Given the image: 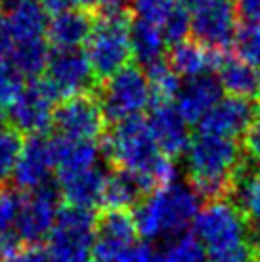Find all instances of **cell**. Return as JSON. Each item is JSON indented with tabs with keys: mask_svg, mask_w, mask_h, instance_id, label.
<instances>
[{
	"mask_svg": "<svg viewBox=\"0 0 260 262\" xmlns=\"http://www.w3.org/2000/svg\"><path fill=\"white\" fill-rule=\"evenodd\" d=\"M103 149L113 165L128 172L144 191H155L174 182L176 168L172 159L161 151L149 123L140 117L117 123L105 138Z\"/></svg>",
	"mask_w": 260,
	"mask_h": 262,
	"instance_id": "6da1fadb",
	"label": "cell"
},
{
	"mask_svg": "<svg viewBox=\"0 0 260 262\" xmlns=\"http://www.w3.org/2000/svg\"><path fill=\"white\" fill-rule=\"evenodd\" d=\"M193 228L209 262H254L256 249L249 224L233 203L214 199L199 211Z\"/></svg>",
	"mask_w": 260,
	"mask_h": 262,
	"instance_id": "7a4b0ae2",
	"label": "cell"
},
{
	"mask_svg": "<svg viewBox=\"0 0 260 262\" xmlns=\"http://www.w3.org/2000/svg\"><path fill=\"white\" fill-rule=\"evenodd\" d=\"M199 193L186 184H168L155 189L134 211V224L140 235L147 239L168 237L184 233L199 214Z\"/></svg>",
	"mask_w": 260,
	"mask_h": 262,
	"instance_id": "3957f363",
	"label": "cell"
},
{
	"mask_svg": "<svg viewBox=\"0 0 260 262\" xmlns=\"http://www.w3.org/2000/svg\"><path fill=\"white\" fill-rule=\"evenodd\" d=\"M193 189L207 199H222L233 186L239 167V147L231 138L199 134L186 151Z\"/></svg>",
	"mask_w": 260,
	"mask_h": 262,
	"instance_id": "277c9868",
	"label": "cell"
},
{
	"mask_svg": "<svg viewBox=\"0 0 260 262\" xmlns=\"http://www.w3.org/2000/svg\"><path fill=\"white\" fill-rule=\"evenodd\" d=\"M96 222L92 211L67 207L59 211L56 226L48 237L50 262H90L94 253Z\"/></svg>",
	"mask_w": 260,
	"mask_h": 262,
	"instance_id": "5b68a950",
	"label": "cell"
},
{
	"mask_svg": "<svg viewBox=\"0 0 260 262\" xmlns=\"http://www.w3.org/2000/svg\"><path fill=\"white\" fill-rule=\"evenodd\" d=\"M151 88L147 75L138 67H123L107 77L101 88V111L105 119L123 123L136 119L151 102Z\"/></svg>",
	"mask_w": 260,
	"mask_h": 262,
	"instance_id": "8992f818",
	"label": "cell"
},
{
	"mask_svg": "<svg viewBox=\"0 0 260 262\" xmlns=\"http://www.w3.org/2000/svg\"><path fill=\"white\" fill-rule=\"evenodd\" d=\"M86 56L98 77H111L126 67L132 56L130 23L126 15H107L94 25V31L86 42Z\"/></svg>",
	"mask_w": 260,
	"mask_h": 262,
	"instance_id": "52a82bcc",
	"label": "cell"
},
{
	"mask_svg": "<svg viewBox=\"0 0 260 262\" xmlns=\"http://www.w3.org/2000/svg\"><path fill=\"white\" fill-rule=\"evenodd\" d=\"M58 96L48 79H33L6 107L10 124L15 130L29 132L31 136L42 134L54 123Z\"/></svg>",
	"mask_w": 260,
	"mask_h": 262,
	"instance_id": "ba28073f",
	"label": "cell"
},
{
	"mask_svg": "<svg viewBox=\"0 0 260 262\" xmlns=\"http://www.w3.org/2000/svg\"><path fill=\"white\" fill-rule=\"evenodd\" d=\"M189 19L197 42L220 50L233 42L237 31L235 0H191Z\"/></svg>",
	"mask_w": 260,
	"mask_h": 262,
	"instance_id": "9c48e42d",
	"label": "cell"
},
{
	"mask_svg": "<svg viewBox=\"0 0 260 262\" xmlns=\"http://www.w3.org/2000/svg\"><path fill=\"white\" fill-rule=\"evenodd\" d=\"M59 216V197L52 188L44 186L31 191L23 199L21 212L15 224V235L25 245H38L50 237Z\"/></svg>",
	"mask_w": 260,
	"mask_h": 262,
	"instance_id": "30bf717a",
	"label": "cell"
},
{
	"mask_svg": "<svg viewBox=\"0 0 260 262\" xmlns=\"http://www.w3.org/2000/svg\"><path fill=\"white\" fill-rule=\"evenodd\" d=\"M54 123L63 138L94 142L103 130L105 115L100 102L86 94L67 98L54 115Z\"/></svg>",
	"mask_w": 260,
	"mask_h": 262,
	"instance_id": "8fae6325",
	"label": "cell"
},
{
	"mask_svg": "<svg viewBox=\"0 0 260 262\" xmlns=\"http://www.w3.org/2000/svg\"><path fill=\"white\" fill-rule=\"evenodd\" d=\"M46 69L50 84L59 96L67 98L84 94L96 75L88 56L79 50H58L50 56Z\"/></svg>",
	"mask_w": 260,
	"mask_h": 262,
	"instance_id": "7c38bea8",
	"label": "cell"
},
{
	"mask_svg": "<svg viewBox=\"0 0 260 262\" xmlns=\"http://www.w3.org/2000/svg\"><path fill=\"white\" fill-rule=\"evenodd\" d=\"M54 168H56L54 140H46L40 134L31 136L23 144L19 161L15 165V186L21 189H27V191L44 188L46 182L50 180Z\"/></svg>",
	"mask_w": 260,
	"mask_h": 262,
	"instance_id": "4fadbf2b",
	"label": "cell"
},
{
	"mask_svg": "<svg viewBox=\"0 0 260 262\" xmlns=\"http://www.w3.org/2000/svg\"><path fill=\"white\" fill-rule=\"evenodd\" d=\"M134 219L124 211H109L96 226L94 258L96 262H119L121 256L136 243Z\"/></svg>",
	"mask_w": 260,
	"mask_h": 262,
	"instance_id": "5bb4252c",
	"label": "cell"
},
{
	"mask_svg": "<svg viewBox=\"0 0 260 262\" xmlns=\"http://www.w3.org/2000/svg\"><path fill=\"white\" fill-rule=\"evenodd\" d=\"M254 107L247 98L228 96L201 119V132L212 134L220 138H235L239 134H245L249 124L254 119Z\"/></svg>",
	"mask_w": 260,
	"mask_h": 262,
	"instance_id": "9a60e30c",
	"label": "cell"
},
{
	"mask_svg": "<svg viewBox=\"0 0 260 262\" xmlns=\"http://www.w3.org/2000/svg\"><path fill=\"white\" fill-rule=\"evenodd\" d=\"M149 128L157 146L166 157H178L188 151L189 130L188 121L170 103H159L149 117Z\"/></svg>",
	"mask_w": 260,
	"mask_h": 262,
	"instance_id": "2e32d148",
	"label": "cell"
},
{
	"mask_svg": "<svg viewBox=\"0 0 260 262\" xmlns=\"http://www.w3.org/2000/svg\"><path fill=\"white\" fill-rule=\"evenodd\" d=\"M222 100V86L216 77L201 75L180 86L176 94V110L188 123H201V119Z\"/></svg>",
	"mask_w": 260,
	"mask_h": 262,
	"instance_id": "e0dca14e",
	"label": "cell"
},
{
	"mask_svg": "<svg viewBox=\"0 0 260 262\" xmlns=\"http://www.w3.org/2000/svg\"><path fill=\"white\" fill-rule=\"evenodd\" d=\"M107 178L109 176L100 167L58 176L61 195L69 203V207H79V209H88V211L96 205L103 203Z\"/></svg>",
	"mask_w": 260,
	"mask_h": 262,
	"instance_id": "ac0fdd59",
	"label": "cell"
},
{
	"mask_svg": "<svg viewBox=\"0 0 260 262\" xmlns=\"http://www.w3.org/2000/svg\"><path fill=\"white\" fill-rule=\"evenodd\" d=\"M94 31L92 17L82 8L56 12L48 21L46 37L58 50H79Z\"/></svg>",
	"mask_w": 260,
	"mask_h": 262,
	"instance_id": "d6986e66",
	"label": "cell"
},
{
	"mask_svg": "<svg viewBox=\"0 0 260 262\" xmlns=\"http://www.w3.org/2000/svg\"><path fill=\"white\" fill-rule=\"evenodd\" d=\"M8 29L15 44H31L44 40L48 19L46 8L38 0H15L6 15Z\"/></svg>",
	"mask_w": 260,
	"mask_h": 262,
	"instance_id": "ffe728a7",
	"label": "cell"
},
{
	"mask_svg": "<svg viewBox=\"0 0 260 262\" xmlns=\"http://www.w3.org/2000/svg\"><path fill=\"white\" fill-rule=\"evenodd\" d=\"M222 56L218 50H210L197 40H182L174 44L170 52V66L180 77L195 79L207 75L212 67H218Z\"/></svg>",
	"mask_w": 260,
	"mask_h": 262,
	"instance_id": "44dd1931",
	"label": "cell"
},
{
	"mask_svg": "<svg viewBox=\"0 0 260 262\" xmlns=\"http://www.w3.org/2000/svg\"><path fill=\"white\" fill-rule=\"evenodd\" d=\"M54 155H56V170L59 176L98 167L100 149L94 142L61 136L59 140H54Z\"/></svg>",
	"mask_w": 260,
	"mask_h": 262,
	"instance_id": "7402d4cb",
	"label": "cell"
},
{
	"mask_svg": "<svg viewBox=\"0 0 260 262\" xmlns=\"http://www.w3.org/2000/svg\"><path fill=\"white\" fill-rule=\"evenodd\" d=\"M218 82L230 96L249 98L258 90L260 77L256 67L249 66L239 58H222L218 63Z\"/></svg>",
	"mask_w": 260,
	"mask_h": 262,
	"instance_id": "603a6c76",
	"label": "cell"
},
{
	"mask_svg": "<svg viewBox=\"0 0 260 262\" xmlns=\"http://www.w3.org/2000/svg\"><path fill=\"white\" fill-rule=\"evenodd\" d=\"M130 42H132V56L142 66L151 67L153 63L163 61L166 38L157 25L136 19L134 25H130Z\"/></svg>",
	"mask_w": 260,
	"mask_h": 262,
	"instance_id": "cb8c5ba5",
	"label": "cell"
},
{
	"mask_svg": "<svg viewBox=\"0 0 260 262\" xmlns=\"http://www.w3.org/2000/svg\"><path fill=\"white\" fill-rule=\"evenodd\" d=\"M8 61L15 67V71L19 75L36 79L48 67V61H50L48 44H46V40L31 44H15L10 52Z\"/></svg>",
	"mask_w": 260,
	"mask_h": 262,
	"instance_id": "d4e9b609",
	"label": "cell"
},
{
	"mask_svg": "<svg viewBox=\"0 0 260 262\" xmlns=\"http://www.w3.org/2000/svg\"><path fill=\"white\" fill-rule=\"evenodd\" d=\"M233 205L249 222L260 224V174H237L231 186Z\"/></svg>",
	"mask_w": 260,
	"mask_h": 262,
	"instance_id": "484cf974",
	"label": "cell"
},
{
	"mask_svg": "<svg viewBox=\"0 0 260 262\" xmlns=\"http://www.w3.org/2000/svg\"><path fill=\"white\" fill-rule=\"evenodd\" d=\"M142 191L144 189L140 188V184L128 172L119 170L117 174L107 178L103 203L107 205L111 211H124L126 207H132L136 203Z\"/></svg>",
	"mask_w": 260,
	"mask_h": 262,
	"instance_id": "4316f807",
	"label": "cell"
},
{
	"mask_svg": "<svg viewBox=\"0 0 260 262\" xmlns=\"http://www.w3.org/2000/svg\"><path fill=\"white\" fill-rule=\"evenodd\" d=\"M180 75L172 69L170 63L159 61L147 67V80H149V88H151V96L159 103H168L172 98H176L178 90H180Z\"/></svg>",
	"mask_w": 260,
	"mask_h": 262,
	"instance_id": "83f0119b",
	"label": "cell"
},
{
	"mask_svg": "<svg viewBox=\"0 0 260 262\" xmlns=\"http://www.w3.org/2000/svg\"><path fill=\"white\" fill-rule=\"evenodd\" d=\"M165 262H209L207 251L203 247L197 235H188L180 233L168 241L165 253H163Z\"/></svg>",
	"mask_w": 260,
	"mask_h": 262,
	"instance_id": "f1b7e54d",
	"label": "cell"
},
{
	"mask_svg": "<svg viewBox=\"0 0 260 262\" xmlns=\"http://www.w3.org/2000/svg\"><path fill=\"white\" fill-rule=\"evenodd\" d=\"M132 2L138 19L157 25L161 31L178 10L188 6L186 0H132Z\"/></svg>",
	"mask_w": 260,
	"mask_h": 262,
	"instance_id": "f546056e",
	"label": "cell"
},
{
	"mask_svg": "<svg viewBox=\"0 0 260 262\" xmlns=\"http://www.w3.org/2000/svg\"><path fill=\"white\" fill-rule=\"evenodd\" d=\"M21 149L23 142L19 130H15L12 124L0 123V182L14 174Z\"/></svg>",
	"mask_w": 260,
	"mask_h": 262,
	"instance_id": "4dcf8cb0",
	"label": "cell"
},
{
	"mask_svg": "<svg viewBox=\"0 0 260 262\" xmlns=\"http://www.w3.org/2000/svg\"><path fill=\"white\" fill-rule=\"evenodd\" d=\"M231 44L239 59L253 67H260V23L245 21V25L237 27Z\"/></svg>",
	"mask_w": 260,
	"mask_h": 262,
	"instance_id": "1f68e13d",
	"label": "cell"
},
{
	"mask_svg": "<svg viewBox=\"0 0 260 262\" xmlns=\"http://www.w3.org/2000/svg\"><path fill=\"white\" fill-rule=\"evenodd\" d=\"M21 205L23 197L15 189L0 188V233L14 232L21 212Z\"/></svg>",
	"mask_w": 260,
	"mask_h": 262,
	"instance_id": "d6a6232c",
	"label": "cell"
},
{
	"mask_svg": "<svg viewBox=\"0 0 260 262\" xmlns=\"http://www.w3.org/2000/svg\"><path fill=\"white\" fill-rule=\"evenodd\" d=\"M23 88L21 75L8 59H0V105L8 107Z\"/></svg>",
	"mask_w": 260,
	"mask_h": 262,
	"instance_id": "836d02e7",
	"label": "cell"
},
{
	"mask_svg": "<svg viewBox=\"0 0 260 262\" xmlns=\"http://www.w3.org/2000/svg\"><path fill=\"white\" fill-rule=\"evenodd\" d=\"M119 262H165V260H163V255L157 253L151 245L134 243V245L121 256Z\"/></svg>",
	"mask_w": 260,
	"mask_h": 262,
	"instance_id": "e575fe53",
	"label": "cell"
},
{
	"mask_svg": "<svg viewBox=\"0 0 260 262\" xmlns=\"http://www.w3.org/2000/svg\"><path fill=\"white\" fill-rule=\"evenodd\" d=\"M0 262H50V258L36 245H23L14 253L2 256Z\"/></svg>",
	"mask_w": 260,
	"mask_h": 262,
	"instance_id": "d590c367",
	"label": "cell"
},
{
	"mask_svg": "<svg viewBox=\"0 0 260 262\" xmlns=\"http://www.w3.org/2000/svg\"><path fill=\"white\" fill-rule=\"evenodd\" d=\"M245 149L249 155L260 159V115L254 117L245 130Z\"/></svg>",
	"mask_w": 260,
	"mask_h": 262,
	"instance_id": "8d00e7d4",
	"label": "cell"
},
{
	"mask_svg": "<svg viewBox=\"0 0 260 262\" xmlns=\"http://www.w3.org/2000/svg\"><path fill=\"white\" fill-rule=\"evenodd\" d=\"M235 6L247 23H260V0H235Z\"/></svg>",
	"mask_w": 260,
	"mask_h": 262,
	"instance_id": "74e56055",
	"label": "cell"
},
{
	"mask_svg": "<svg viewBox=\"0 0 260 262\" xmlns=\"http://www.w3.org/2000/svg\"><path fill=\"white\" fill-rule=\"evenodd\" d=\"M98 8V12L101 14V17L107 15H121L124 14L126 6L130 4V0H92Z\"/></svg>",
	"mask_w": 260,
	"mask_h": 262,
	"instance_id": "f35d334b",
	"label": "cell"
},
{
	"mask_svg": "<svg viewBox=\"0 0 260 262\" xmlns=\"http://www.w3.org/2000/svg\"><path fill=\"white\" fill-rule=\"evenodd\" d=\"M46 10L50 12H63V10H75V8L88 6L92 0H38Z\"/></svg>",
	"mask_w": 260,
	"mask_h": 262,
	"instance_id": "ab89813d",
	"label": "cell"
},
{
	"mask_svg": "<svg viewBox=\"0 0 260 262\" xmlns=\"http://www.w3.org/2000/svg\"><path fill=\"white\" fill-rule=\"evenodd\" d=\"M12 48H14V40H12L10 29H8L6 15L0 14V59L10 58V52H12Z\"/></svg>",
	"mask_w": 260,
	"mask_h": 262,
	"instance_id": "60d3db41",
	"label": "cell"
},
{
	"mask_svg": "<svg viewBox=\"0 0 260 262\" xmlns=\"http://www.w3.org/2000/svg\"><path fill=\"white\" fill-rule=\"evenodd\" d=\"M256 94H258V100H260V82H258V90H256Z\"/></svg>",
	"mask_w": 260,
	"mask_h": 262,
	"instance_id": "b9f144b4",
	"label": "cell"
}]
</instances>
